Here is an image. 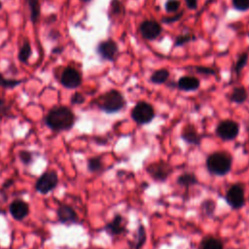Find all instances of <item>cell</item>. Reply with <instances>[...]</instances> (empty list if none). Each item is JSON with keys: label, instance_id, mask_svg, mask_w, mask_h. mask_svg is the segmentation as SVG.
I'll return each mask as SVG.
<instances>
[{"label": "cell", "instance_id": "cell-19", "mask_svg": "<svg viewBox=\"0 0 249 249\" xmlns=\"http://www.w3.org/2000/svg\"><path fill=\"white\" fill-rule=\"evenodd\" d=\"M177 183L180 186L188 188V187H191V186H194V185L197 184V179L195 176V174L190 173V172H186V173L181 174L177 178Z\"/></svg>", "mask_w": 249, "mask_h": 249}, {"label": "cell", "instance_id": "cell-1", "mask_svg": "<svg viewBox=\"0 0 249 249\" xmlns=\"http://www.w3.org/2000/svg\"><path fill=\"white\" fill-rule=\"evenodd\" d=\"M76 117L66 106L53 107L45 118L46 124L53 131H66L73 127Z\"/></svg>", "mask_w": 249, "mask_h": 249}, {"label": "cell", "instance_id": "cell-2", "mask_svg": "<svg viewBox=\"0 0 249 249\" xmlns=\"http://www.w3.org/2000/svg\"><path fill=\"white\" fill-rule=\"evenodd\" d=\"M231 157L226 152H215L206 160V167L208 171L214 175L223 176L231 168Z\"/></svg>", "mask_w": 249, "mask_h": 249}, {"label": "cell", "instance_id": "cell-8", "mask_svg": "<svg viewBox=\"0 0 249 249\" xmlns=\"http://www.w3.org/2000/svg\"><path fill=\"white\" fill-rule=\"evenodd\" d=\"M171 171V166L163 160L151 163L147 167V172L150 174V176L158 181H164L169 176Z\"/></svg>", "mask_w": 249, "mask_h": 249}, {"label": "cell", "instance_id": "cell-9", "mask_svg": "<svg viewBox=\"0 0 249 249\" xmlns=\"http://www.w3.org/2000/svg\"><path fill=\"white\" fill-rule=\"evenodd\" d=\"M60 83L67 89H76L82 83V76L75 68L66 67L61 74Z\"/></svg>", "mask_w": 249, "mask_h": 249}, {"label": "cell", "instance_id": "cell-12", "mask_svg": "<svg viewBox=\"0 0 249 249\" xmlns=\"http://www.w3.org/2000/svg\"><path fill=\"white\" fill-rule=\"evenodd\" d=\"M58 221L62 224H75L78 221V215L76 211L67 204H61L56 210Z\"/></svg>", "mask_w": 249, "mask_h": 249}, {"label": "cell", "instance_id": "cell-20", "mask_svg": "<svg viewBox=\"0 0 249 249\" xmlns=\"http://www.w3.org/2000/svg\"><path fill=\"white\" fill-rule=\"evenodd\" d=\"M29 11H30V19L33 23H36L40 17V4L38 0H26Z\"/></svg>", "mask_w": 249, "mask_h": 249}, {"label": "cell", "instance_id": "cell-25", "mask_svg": "<svg viewBox=\"0 0 249 249\" xmlns=\"http://www.w3.org/2000/svg\"><path fill=\"white\" fill-rule=\"evenodd\" d=\"M22 83V80H15V79H6L0 73V87L5 89H13Z\"/></svg>", "mask_w": 249, "mask_h": 249}, {"label": "cell", "instance_id": "cell-33", "mask_svg": "<svg viewBox=\"0 0 249 249\" xmlns=\"http://www.w3.org/2000/svg\"><path fill=\"white\" fill-rule=\"evenodd\" d=\"M190 38H191L190 36H182V37H179V38L177 39L176 45H180V44H182V43H184V42H186V41H189Z\"/></svg>", "mask_w": 249, "mask_h": 249}, {"label": "cell", "instance_id": "cell-23", "mask_svg": "<svg viewBox=\"0 0 249 249\" xmlns=\"http://www.w3.org/2000/svg\"><path fill=\"white\" fill-rule=\"evenodd\" d=\"M102 160L99 157H93L88 160V169L90 172H98L102 169Z\"/></svg>", "mask_w": 249, "mask_h": 249}, {"label": "cell", "instance_id": "cell-7", "mask_svg": "<svg viewBox=\"0 0 249 249\" xmlns=\"http://www.w3.org/2000/svg\"><path fill=\"white\" fill-rule=\"evenodd\" d=\"M226 200L232 209L241 208L245 203L243 186L238 183L231 186L226 194Z\"/></svg>", "mask_w": 249, "mask_h": 249}, {"label": "cell", "instance_id": "cell-14", "mask_svg": "<svg viewBox=\"0 0 249 249\" xmlns=\"http://www.w3.org/2000/svg\"><path fill=\"white\" fill-rule=\"evenodd\" d=\"M118 48L115 42L112 40L104 41L98 45L97 52L105 59H113L117 53Z\"/></svg>", "mask_w": 249, "mask_h": 249}, {"label": "cell", "instance_id": "cell-21", "mask_svg": "<svg viewBox=\"0 0 249 249\" xmlns=\"http://www.w3.org/2000/svg\"><path fill=\"white\" fill-rule=\"evenodd\" d=\"M247 98V92L244 88H235L231 94V100L235 103H242Z\"/></svg>", "mask_w": 249, "mask_h": 249}, {"label": "cell", "instance_id": "cell-24", "mask_svg": "<svg viewBox=\"0 0 249 249\" xmlns=\"http://www.w3.org/2000/svg\"><path fill=\"white\" fill-rule=\"evenodd\" d=\"M169 76V73L167 70L165 69H160V70H158L156 71L152 77H151V80L153 83H156V84H161L163 82L166 81V79L168 78Z\"/></svg>", "mask_w": 249, "mask_h": 249}, {"label": "cell", "instance_id": "cell-36", "mask_svg": "<svg viewBox=\"0 0 249 249\" xmlns=\"http://www.w3.org/2000/svg\"><path fill=\"white\" fill-rule=\"evenodd\" d=\"M1 6H2V5H1V2H0V9H1Z\"/></svg>", "mask_w": 249, "mask_h": 249}, {"label": "cell", "instance_id": "cell-13", "mask_svg": "<svg viewBox=\"0 0 249 249\" xmlns=\"http://www.w3.org/2000/svg\"><path fill=\"white\" fill-rule=\"evenodd\" d=\"M140 30L146 39H155L160 33V26L154 20H146L141 24Z\"/></svg>", "mask_w": 249, "mask_h": 249}, {"label": "cell", "instance_id": "cell-6", "mask_svg": "<svg viewBox=\"0 0 249 249\" xmlns=\"http://www.w3.org/2000/svg\"><path fill=\"white\" fill-rule=\"evenodd\" d=\"M239 133V125L231 120H225L219 123L216 127V134L222 140H232Z\"/></svg>", "mask_w": 249, "mask_h": 249}, {"label": "cell", "instance_id": "cell-5", "mask_svg": "<svg viewBox=\"0 0 249 249\" xmlns=\"http://www.w3.org/2000/svg\"><path fill=\"white\" fill-rule=\"evenodd\" d=\"M58 183V175L54 170H48L44 172L35 183V190L42 194L47 195L52 192Z\"/></svg>", "mask_w": 249, "mask_h": 249}, {"label": "cell", "instance_id": "cell-18", "mask_svg": "<svg viewBox=\"0 0 249 249\" xmlns=\"http://www.w3.org/2000/svg\"><path fill=\"white\" fill-rule=\"evenodd\" d=\"M199 249H224L221 240L215 237H205L200 243Z\"/></svg>", "mask_w": 249, "mask_h": 249}, {"label": "cell", "instance_id": "cell-30", "mask_svg": "<svg viewBox=\"0 0 249 249\" xmlns=\"http://www.w3.org/2000/svg\"><path fill=\"white\" fill-rule=\"evenodd\" d=\"M180 6V2L178 0H169L166 5L165 9L167 12H175Z\"/></svg>", "mask_w": 249, "mask_h": 249}, {"label": "cell", "instance_id": "cell-29", "mask_svg": "<svg viewBox=\"0 0 249 249\" xmlns=\"http://www.w3.org/2000/svg\"><path fill=\"white\" fill-rule=\"evenodd\" d=\"M233 6L238 10H247L249 8V0H232Z\"/></svg>", "mask_w": 249, "mask_h": 249}, {"label": "cell", "instance_id": "cell-27", "mask_svg": "<svg viewBox=\"0 0 249 249\" xmlns=\"http://www.w3.org/2000/svg\"><path fill=\"white\" fill-rule=\"evenodd\" d=\"M201 208L204 210V213L207 214V215H210L214 209H215V203L214 201L208 199V200H205L202 205H201Z\"/></svg>", "mask_w": 249, "mask_h": 249}, {"label": "cell", "instance_id": "cell-3", "mask_svg": "<svg viewBox=\"0 0 249 249\" xmlns=\"http://www.w3.org/2000/svg\"><path fill=\"white\" fill-rule=\"evenodd\" d=\"M97 106L104 112L111 114L120 111L124 106V99L118 90H110L96 100Z\"/></svg>", "mask_w": 249, "mask_h": 249}, {"label": "cell", "instance_id": "cell-31", "mask_svg": "<svg viewBox=\"0 0 249 249\" xmlns=\"http://www.w3.org/2000/svg\"><path fill=\"white\" fill-rule=\"evenodd\" d=\"M71 103L72 104H82L85 102V96L80 93V92H75L72 96H71Z\"/></svg>", "mask_w": 249, "mask_h": 249}, {"label": "cell", "instance_id": "cell-15", "mask_svg": "<svg viewBox=\"0 0 249 249\" xmlns=\"http://www.w3.org/2000/svg\"><path fill=\"white\" fill-rule=\"evenodd\" d=\"M181 136L189 144L197 145L199 143V135L193 124H188L184 126L182 129Z\"/></svg>", "mask_w": 249, "mask_h": 249}, {"label": "cell", "instance_id": "cell-4", "mask_svg": "<svg viewBox=\"0 0 249 249\" xmlns=\"http://www.w3.org/2000/svg\"><path fill=\"white\" fill-rule=\"evenodd\" d=\"M155 117V111L151 104L141 101L138 102L131 111V118L138 124H149Z\"/></svg>", "mask_w": 249, "mask_h": 249}, {"label": "cell", "instance_id": "cell-10", "mask_svg": "<svg viewBox=\"0 0 249 249\" xmlns=\"http://www.w3.org/2000/svg\"><path fill=\"white\" fill-rule=\"evenodd\" d=\"M9 211L15 220L21 221L28 215L29 205L22 199H15L10 203Z\"/></svg>", "mask_w": 249, "mask_h": 249}, {"label": "cell", "instance_id": "cell-22", "mask_svg": "<svg viewBox=\"0 0 249 249\" xmlns=\"http://www.w3.org/2000/svg\"><path fill=\"white\" fill-rule=\"evenodd\" d=\"M31 53H32V50H31V47L29 45V43L27 41H25L23 43V45L21 46L20 50H19V53H18V59L20 62H27V60L29 59L30 55H31Z\"/></svg>", "mask_w": 249, "mask_h": 249}, {"label": "cell", "instance_id": "cell-32", "mask_svg": "<svg viewBox=\"0 0 249 249\" xmlns=\"http://www.w3.org/2000/svg\"><path fill=\"white\" fill-rule=\"evenodd\" d=\"M246 60H247V54L244 53L243 55H241L239 57V59L237 60V63H236V71H239L246 63Z\"/></svg>", "mask_w": 249, "mask_h": 249}, {"label": "cell", "instance_id": "cell-28", "mask_svg": "<svg viewBox=\"0 0 249 249\" xmlns=\"http://www.w3.org/2000/svg\"><path fill=\"white\" fill-rule=\"evenodd\" d=\"M10 114L9 112V106L7 105L6 101L0 97V118L2 117H8Z\"/></svg>", "mask_w": 249, "mask_h": 249}, {"label": "cell", "instance_id": "cell-34", "mask_svg": "<svg viewBox=\"0 0 249 249\" xmlns=\"http://www.w3.org/2000/svg\"><path fill=\"white\" fill-rule=\"evenodd\" d=\"M186 2L190 9H195L196 6V0H186Z\"/></svg>", "mask_w": 249, "mask_h": 249}, {"label": "cell", "instance_id": "cell-35", "mask_svg": "<svg viewBox=\"0 0 249 249\" xmlns=\"http://www.w3.org/2000/svg\"><path fill=\"white\" fill-rule=\"evenodd\" d=\"M83 1H86V2H88V1H89V0H83Z\"/></svg>", "mask_w": 249, "mask_h": 249}, {"label": "cell", "instance_id": "cell-11", "mask_svg": "<svg viewBox=\"0 0 249 249\" xmlns=\"http://www.w3.org/2000/svg\"><path fill=\"white\" fill-rule=\"evenodd\" d=\"M125 228H126V221L122 215L117 214L109 223L105 225L104 230L108 234L112 236H116L124 233L125 231Z\"/></svg>", "mask_w": 249, "mask_h": 249}, {"label": "cell", "instance_id": "cell-26", "mask_svg": "<svg viewBox=\"0 0 249 249\" xmlns=\"http://www.w3.org/2000/svg\"><path fill=\"white\" fill-rule=\"evenodd\" d=\"M18 157H19L20 161H21L23 164H25V165L30 164V163L32 162V160H33L32 153L29 152V151H26V150H21V151H19Z\"/></svg>", "mask_w": 249, "mask_h": 249}, {"label": "cell", "instance_id": "cell-17", "mask_svg": "<svg viewBox=\"0 0 249 249\" xmlns=\"http://www.w3.org/2000/svg\"><path fill=\"white\" fill-rule=\"evenodd\" d=\"M146 241V231L144 226L139 225L138 229H137V233H136V238L134 240V242L131 243L130 245V249H141L142 246L144 245Z\"/></svg>", "mask_w": 249, "mask_h": 249}, {"label": "cell", "instance_id": "cell-16", "mask_svg": "<svg viewBox=\"0 0 249 249\" xmlns=\"http://www.w3.org/2000/svg\"><path fill=\"white\" fill-rule=\"evenodd\" d=\"M178 87L183 90H195L199 87V82L195 77L185 76L179 80Z\"/></svg>", "mask_w": 249, "mask_h": 249}]
</instances>
